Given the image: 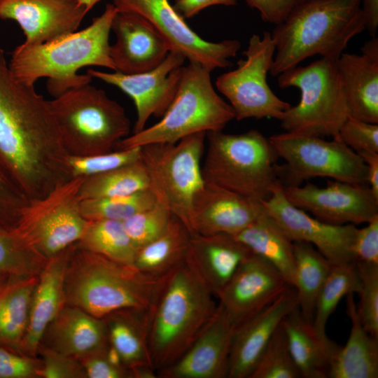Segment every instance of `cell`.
I'll return each mask as SVG.
<instances>
[{
    "instance_id": "6da1fadb",
    "label": "cell",
    "mask_w": 378,
    "mask_h": 378,
    "mask_svg": "<svg viewBox=\"0 0 378 378\" xmlns=\"http://www.w3.org/2000/svg\"><path fill=\"white\" fill-rule=\"evenodd\" d=\"M49 101L16 80L0 47V171L28 200L71 178Z\"/></svg>"
},
{
    "instance_id": "7a4b0ae2",
    "label": "cell",
    "mask_w": 378,
    "mask_h": 378,
    "mask_svg": "<svg viewBox=\"0 0 378 378\" xmlns=\"http://www.w3.org/2000/svg\"><path fill=\"white\" fill-rule=\"evenodd\" d=\"M118 11L113 4H108L104 12L80 31L48 43H23L17 46L8 64L13 77L27 85H34L40 78L46 77L47 89L56 97L72 88L90 83V76L77 74L83 66L115 71L109 55V34Z\"/></svg>"
},
{
    "instance_id": "3957f363",
    "label": "cell",
    "mask_w": 378,
    "mask_h": 378,
    "mask_svg": "<svg viewBox=\"0 0 378 378\" xmlns=\"http://www.w3.org/2000/svg\"><path fill=\"white\" fill-rule=\"evenodd\" d=\"M365 29L360 0H304L271 33L276 50L270 74L317 55L336 61Z\"/></svg>"
},
{
    "instance_id": "277c9868",
    "label": "cell",
    "mask_w": 378,
    "mask_h": 378,
    "mask_svg": "<svg viewBox=\"0 0 378 378\" xmlns=\"http://www.w3.org/2000/svg\"><path fill=\"white\" fill-rule=\"evenodd\" d=\"M167 275L148 274L74 244L64 274L65 303L100 318L120 309H149Z\"/></svg>"
},
{
    "instance_id": "5b68a950",
    "label": "cell",
    "mask_w": 378,
    "mask_h": 378,
    "mask_svg": "<svg viewBox=\"0 0 378 378\" xmlns=\"http://www.w3.org/2000/svg\"><path fill=\"white\" fill-rule=\"evenodd\" d=\"M214 296L186 261L167 275L149 335L156 373L179 359L196 340L217 309Z\"/></svg>"
},
{
    "instance_id": "8992f818",
    "label": "cell",
    "mask_w": 378,
    "mask_h": 378,
    "mask_svg": "<svg viewBox=\"0 0 378 378\" xmlns=\"http://www.w3.org/2000/svg\"><path fill=\"white\" fill-rule=\"evenodd\" d=\"M206 135L204 182L258 202L267 200L278 181L279 156L269 139L256 130L241 134L213 131Z\"/></svg>"
},
{
    "instance_id": "52a82bcc",
    "label": "cell",
    "mask_w": 378,
    "mask_h": 378,
    "mask_svg": "<svg viewBox=\"0 0 378 378\" xmlns=\"http://www.w3.org/2000/svg\"><path fill=\"white\" fill-rule=\"evenodd\" d=\"M210 73L196 62L183 65L176 94L160 120L122 139L115 149L173 144L196 133L223 130L234 113L216 92Z\"/></svg>"
},
{
    "instance_id": "ba28073f",
    "label": "cell",
    "mask_w": 378,
    "mask_h": 378,
    "mask_svg": "<svg viewBox=\"0 0 378 378\" xmlns=\"http://www.w3.org/2000/svg\"><path fill=\"white\" fill-rule=\"evenodd\" d=\"M49 102L69 156L111 152L130 134V121L123 107L90 83L72 88Z\"/></svg>"
},
{
    "instance_id": "9c48e42d",
    "label": "cell",
    "mask_w": 378,
    "mask_h": 378,
    "mask_svg": "<svg viewBox=\"0 0 378 378\" xmlns=\"http://www.w3.org/2000/svg\"><path fill=\"white\" fill-rule=\"evenodd\" d=\"M277 79L281 88L300 90L299 103L290 106L280 120L285 132L339 138L349 111L336 61L321 57L285 71Z\"/></svg>"
},
{
    "instance_id": "30bf717a",
    "label": "cell",
    "mask_w": 378,
    "mask_h": 378,
    "mask_svg": "<svg viewBox=\"0 0 378 378\" xmlns=\"http://www.w3.org/2000/svg\"><path fill=\"white\" fill-rule=\"evenodd\" d=\"M206 133L188 136L176 143H154L141 146L149 189L156 201L167 207L194 234L192 204L204 184L202 158Z\"/></svg>"
},
{
    "instance_id": "8fae6325",
    "label": "cell",
    "mask_w": 378,
    "mask_h": 378,
    "mask_svg": "<svg viewBox=\"0 0 378 378\" xmlns=\"http://www.w3.org/2000/svg\"><path fill=\"white\" fill-rule=\"evenodd\" d=\"M85 178H71L46 196L29 200L11 234L46 260L78 242L88 224L78 197Z\"/></svg>"
},
{
    "instance_id": "7c38bea8",
    "label": "cell",
    "mask_w": 378,
    "mask_h": 378,
    "mask_svg": "<svg viewBox=\"0 0 378 378\" xmlns=\"http://www.w3.org/2000/svg\"><path fill=\"white\" fill-rule=\"evenodd\" d=\"M268 139L278 156L285 160L284 164L276 166L278 181L283 186H299L316 177L367 184L364 161L340 138L326 141L319 136L284 132Z\"/></svg>"
},
{
    "instance_id": "4fadbf2b",
    "label": "cell",
    "mask_w": 378,
    "mask_h": 378,
    "mask_svg": "<svg viewBox=\"0 0 378 378\" xmlns=\"http://www.w3.org/2000/svg\"><path fill=\"white\" fill-rule=\"evenodd\" d=\"M271 33L262 36L253 34L237 67L220 75L216 80L218 90L229 101L234 119L272 118L280 120L290 104L278 97L267 82L275 53Z\"/></svg>"
},
{
    "instance_id": "5bb4252c",
    "label": "cell",
    "mask_w": 378,
    "mask_h": 378,
    "mask_svg": "<svg viewBox=\"0 0 378 378\" xmlns=\"http://www.w3.org/2000/svg\"><path fill=\"white\" fill-rule=\"evenodd\" d=\"M118 11L132 12L149 21L163 36L172 50L210 71L232 66L230 58L241 48L236 39L205 41L195 33L168 0H113Z\"/></svg>"
},
{
    "instance_id": "9a60e30c",
    "label": "cell",
    "mask_w": 378,
    "mask_h": 378,
    "mask_svg": "<svg viewBox=\"0 0 378 378\" xmlns=\"http://www.w3.org/2000/svg\"><path fill=\"white\" fill-rule=\"evenodd\" d=\"M261 204L293 241L312 244L332 265L355 262V225L330 224L311 216L287 200L279 181Z\"/></svg>"
},
{
    "instance_id": "2e32d148",
    "label": "cell",
    "mask_w": 378,
    "mask_h": 378,
    "mask_svg": "<svg viewBox=\"0 0 378 378\" xmlns=\"http://www.w3.org/2000/svg\"><path fill=\"white\" fill-rule=\"evenodd\" d=\"M282 188L291 204L328 223L356 225L378 216V198L367 184L333 180L326 187L307 183Z\"/></svg>"
},
{
    "instance_id": "e0dca14e",
    "label": "cell",
    "mask_w": 378,
    "mask_h": 378,
    "mask_svg": "<svg viewBox=\"0 0 378 378\" xmlns=\"http://www.w3.org/2000/svg\"><path fill=\"white\" fill-rule=\"evenodd\" d=\"M185 60L172 50L158 66L145 72L125 74L89 69L87 74L118 88L133 100L136 110L134 134L145 128L152 115L161 118L164 114L176 94Z\"/></svg>"
},
{
    "instance_id": "ac0fdd59",
    "label": "cell",
    "mask_w": 378,
    "mask_h": 378,
    "mask_svg": "<svg viewBox=\"0 0 378 378\" xmlns=\"http://www.w3.org/2000/svg\"><path fill=\"white\" fill-rule=\"evenodd\" d=\"M289 286L270 262L251 253L217 298L235 329L272 303Z\"/></svg>"
},
{
    "instance_id": "d6986e66",
    "label": "cell",
    "mask_w": 378,
    "mask_h": 378,
    "mask_svg": "<svg viewBox=\"0 0 378 378\" xmlns=\"http://www.w3.org/2000/svg\"><path fill=\"white\" fill-rule=\"evenodd\" d=\"M86 8L77 0H4L0 18L18 22L24 43H48L77 30Z\"/></svg>"
},
{
    "instance_id": "ffe728a7",
    "label": "cell",
    "mask_w": 378,
    "mask_h": 378,
    "mask_svg": "<svg viewBox=\"0 0 378 378\" xmlns=\"http://www.w3.org/2000/svg\"><path fill=\"white\" fill-rule=\"evenodd\" d=\"M234 328L223 307L217 309L187 351L160 378H225Z\"/></svg>"
},
{
    "instance_id": "44dd1931",
    "label": "cell",
    "mask_w": 378,
    "mask_h": 378,
    "mask_svg": "<svg viewBox=\"0 0 378 378\" xmlns=\"http://www.w3.org/2000/svg\"><path fill=\"white\" fill-rule=\"evenodd\" d=\"M111 30L116 37L115 43L109 48L115 71L134 74L149 71L158 66L172 51L155 27L135 13L118 11Z\"/></svg>"
},
{
    "instance_id": "7402d4cb",
    "label": "cell",
    "mask_w": 378,
    "mask_h": 378,
    "mask_svg": "<svg viewBox=\"0 0 378 378\" xmlns=\"http://www.w3.org/2000/svg\"><path fill=\"white\" fill-rule=\"evenodd\" d=\"M297 306L296 290L289 286L268 306L234 329L228 378H249L273 333Z\"/></svg>"
},
{
    "instance_id": "603a6c76",
    "label": "cell",
    "mask_w": 378,
    "mask_h": 378,
    "mask_svg": "<svg viewBox=\"0 0 378 378\" xmlns=\"http://www.w3.org/2000/svg\"><path fill=\"white\" fill-rule=\"evenodd\" d=\"M262 210L261 202L204 182L192 204L194 234L234 235L253 222Z\"/></svg>"
},
{
    "instance_id": "cb8c5ba5",
    "label": "cell",
    "mask_w": 378,
    "mask_h": 378,
    "mask_svg": "<svg viewBox=\"0 0 378 378\" xmlns=\"http://www.w3.org/2000/svg\"><path fill=\"white\" fill-rule=\"evenodd\" d=\"M251 253L232 234H194L190 237L185 261L217 297Z\"/></svg>"
},
{
    "instance_id": "d4e9b609",
    "label": "cell",
    "mask_w": 378,
    "mask_h": 378,
    "mask_svg": "<svg viewBox=\"0 0 378 378\" xmlns=\"http://www.w3.org/2000/svg\"><path fill=\"white\" fill-rule=\"evenodd\" d=\"M73 245L48 259L38 274L27 326L19 346V352L24 355L35 356L48 326L66 305L64 274Z\"/></svg>"
},
{
    "instance_id": "484cf974",
    "label": "cell",
    "mask_w": 378,
    "mask_h": 378,
    "mask_svg": "<svg viewBox=\"0 0 378 378\" xmlns=\"http://www.w3.org/2000/svg\"><path fill=\"white\" fill-rule=\"evenodd\" d=\"M43 340L46 347L78 360L109 344L103 318L67 304L48 326Z\"/></svg>"
},
{
    "instance_id": "4316f807",
    "label": "cell",
    "mask_w": 378,
    "mask_h": 378,
    "mask_svg": "<svg viewBox=\"0 0 378 378\" xmlns=\"http://www.w3.org/2000/svg\"><path fill=\"white\" fill-rule=\"evenodd\" d=\"M336 64L349 115L378 124V58L343 52Z\"/></svg>"
},
{
    "instance_id": "83f0119b",
    "label": "cell",
    "mask_w": 378,
    "mask_h": 378,
    "mask_svg": "<svg viewBox=\"0 0 378 378\" xmlns=\"http://www.w3.org/2000/svg\"><path fill=\"white\" fill-rule=\"evenodd\" d=\"M288 347L301 377L327 378L331 361L340 346L320 337L298 306L282 320Z\"/></svg>"
},
{
    "instance_id": "f1b7e54d",
    "label": "cell",
    "mask_w": 378,
    "mask_h": 378,
    "mask_svg": "<svg viewBox=\"0 0 378 378\" xmlns=\"http://www.w3.org/2000/svg\"><path fill=\"white\" fill-rule=\"evenodd\" d=\"M154 306L149 309H120L103 318L109 344L129 370L139 366L153 368L149 335Z\"/></svg>"
},
{
    "instance_id": "f546056e",
    "label": "cell",
    "mask_w": 378,
    "mask_h": 378,
    "mask_svg": "<svg viewBox=\"0 0 378 378\" xmlns=\"http://www.w3.org/2000/svg\"><path fill=\"white\" fill-rule=\"evenodd\" d=\"M346 314L351 330L346 344L339 348L328 371V378L378 377V337L371 335L358 316L354 293L346 296Z\"/></svg>"
},
{
    "instance_id": "4dcf8cb0",
    "label": "cell",
    "mask_w": 378,
    "mask_h": 378,
    "mask_svg": "<svg viewBox=\"0 0 378 378\" xmlns=\"http://www.w3.org/2000/svg\"><path fill=\"white\" fill-rule=\"evenodd\" d=\"M233 236L252 253L270 262L293 286L295 276L293 241L264 207L253 222Z\"/></svg>"
},
{
    "instance_id": "1f68e13d",
    "label": "cell",
    "mask_w": 378,
    "mask_h": 378,
    "mask_svg": "<svg viewBox=\"0 0 378 378\" xmlns=\"http://www.w3.org/2000/svg\"><path fill=\"white\" fill-rule=\"evenodd\" d=\"M38 275L8 276L0 285V346L19 352Z\"/></svg>"
},
{
    "instance_id": "d6a6232c",
    "label": "cell",
    "mask_w": 378,
    "mask_h": 378,
    "mask_svg": "<svg viewBox=\"0 0 378 378\" xmlns=\"http://www.w3.org/2000/svg\"><path fill=\"white\" fill-rule=\"evenodd\" d=\"M191 235L187 227L172 215L159 237L136 249L134 267L153 276H166L185 261Z\"/></svg>"
},
{
    "instance_id": "836d02e7",
    "label": "cell",
    "mask_w": 378,
    "mask_h": 378,
    "mask_svg": "<svg viewBox=\"0 0 378 378\" xmlns=\"http://www.w3.org/2000/svg\"><path fill=\"white\" fill-rule=\"evenodd\" d=\"M295 276L298 307L303 318L312 323L316 302L332 265L312 244L293 241Z\"/></svg>"
},
{
    "instance_id": "e575fe53",
    "label": "cell",
    "mask_w": 378,
    "mask_h": 378,
    "mask_svg": "<svg viewBox=\"0 0 378 378\" xmlns=\"http://www.w3.org/2000/svg\"><path fill=\"white\" fill-rule=\"evenodd\" d=\"M76 244L112 260L134 266L136 248L122 221L108 219L88 220L83 236Z\"/></svg>"
},
{
    "instance_id": "d590c367",
    "label": "cell",
    "mask_w": 378,
    "mask_h": 378,
    "mask_svg": "<svg viewBox=\"0 0 378 378\" xmlns=\"http://www.w3.org/2000/svg\"><path fill=\"white\" fill-rule=\"evenodd\" d=\"M149 188L146 168L139 160L110 171L87 177L82 183L80 201L127 195Z\"/></svg>"
},
{
    "instance_id": "8d00e7d4",
    "label": "cell",
    "mask_w": 378,
    "mask_h": 378,
    "mask_svg": "<svg viewBox=\"0 0 378 378\" xmlns=\"http://www.w3.org/2000/svg\"><path fill=\"white\" fill-rule=\"evenodd\" d=\"M360 286L355 262L332 265L317 297L312 323L320 337H328L326 332L327 322L340 301L349 293H358Z\"/></svg>"
},
{
    "instance_id": "74e56055",
    "label": "cell",
    "mask_w": 378,
    "mask_h": 378,
    "mask_svg": "<svg viewBox=\"0 0 378 378\" xmlns=\"http://www.w3.org/2000/svg\"><path fill=\"white\" fill-rule=\"evenodd\" d=\"M156 202L148 188L122 196L80 201V211L88 220L101 219L124 221L136 213L147 209Z\"/></svg>"
},
{
    "instance_id": "f35d334b",
    "label": "cell",
    "mask_w": 378,
    "mask_h": 378,
    "mask_svg": "<svg viewBox=\"0 0 378 378\" xmlns=\"http://www.w3.org/2000/svg\"><path fill=\"white\" fill-rule=\"evenodd\" d=\"M301 374L290 354L281 325L277 327L249 378H299Z\"/></svg>"
},
{
    "instance_id": "ab89813d",
    "label": "cell",
    "mask_w": 378,
    "mask_h": 378,
    "mask_svg": "<svg viewBox=\"0 0 378 378\" xmlns=\"http://www.w3.org/2000/svg\"><path fill=\"white\" fill-rule=\"evenodd\" d=\"M47 260L24 246L10 232L0 228V271L8 276L38 275Z\"/></svg>"
},
{
    "instance_id": "60d3db41",
    "label": "cell",
    "mask_w": 378,
    "mask_h": 378,
    "mask_svg": "<svg viewBox=\"0 0 378 378\" xmlns=\"http://www.w3.org/2000/svg\"><path fill=\"white\" fill-rule=\"evenodd\" d=\"M172 216L169 210L158 201L123 222L125 228L137 248L159 237L167 228Z\"/></svg>"
},
{
    "instance_id": "b9f144b4",
    "label": "cell",
    "mask_w": 378,
    "mask_h": 378,
    "mask_svg": "<svg viewBox=\"0 0 378 378\" xmlns=\"http://www.w3.org/2000/svg\"><path fill=\"white\" fill-rule=\"evenodd\" d=\"M141 159V147L116 149L93 155L69 156L71 178L90 177L136 162Z\"/></svg>"
},
{
    "instance_id": "7bdbcfd3",
    "label": "cell",
    "mask_w": 378,
    "mask_h": 378,
    "mask_svg": "<svg viewBox=\"0 0 378 378\" xmlns=\"http://www.w3.org/2000/svg\"><path fill=\"white\" fill-rule=\"evenodd\" d=\"M355 263L360 284L357 312L364 328L378 337V265Z\"/></svg>"
},
{
    "instance_id": "ee69618b",
    "label": "cell",
    "mask_w": 378,
    "mask_h": 378,
    "mask_svg": "<svg viewBox=\"0 0 378 378\" xmlns=\"http://www.w3.org/2000/svg\"><path fill=\"white\" fill-rule=\"evenodd\" d=\"M338 137L357 154L378 153V124L348 116L342 125Z\"/></svg>"
},
{
    "instance_id": "f6af8a7d",
    "label": "cell",
    "mask_w": 378,
    "mask_h": 378,
    "mask_svg": "<svg viewBox=\"0 0 378 378\" xmlns=\"http://www.w3.org/2000/svg\"><path fill=\"white\" fill-rule=\"evenodd\" d=\"M40 351L43 360L38 371V377H86L83 368L81 363L78 362V359L46 346L41 347Z\"/></svg>"
},
{
    "instance_id": "bcb514c9",
    "label": "cell",
    "mask_w": 378,
    "mask_h": 378,
    "mask_svg": "<svg viewBox=\"0 0 378 378\" xmlns=\"http://www.w3.org/2000/svg\"><path fill=\"white\" fill-rule=\"evenodd\" d=\"M28 201L0 171V228L13 230Z\"/></svg>"
},
{
    "instance_id": "7dc6e473",
    "label": "cell",
    "mask_w": 378,
    "mask_h": 378,
    "mask_svg": "<svg viewBox=\"0 0 378 378\" xmlns=\"http://www.w3.org/2000/svg\"><path fill=\"white\" fill-rule=\"evenodd\" d=\"M40 367L31 357L0 346V378L38 377Z\"/></svg>"
},
{
    "instance_id": "c3c4849f",
    "label": "cell",
    "mask_w": 378,
    "mask_h": 378,
    "mask_svg": "<svg viewBox=\"0 0 378 378\" xmlns=\"http://www.w3.org/2000/svg\"><path fill=\"white\" fill-rule=\"evenodd\" d=\"M355 262L378 265V216L357 230L354 246Z\"/></svg>"
},
{
    "instance_id": "681fc988",
    "label": "cell",
    "mask_w": 378,
    "mask_h": 378,
    "mask_svg": "<svg viewBox=\"0 0 378 378\" xmlns=\"http://www.w3.org/2000/svg\"><path fill=\"white\" fill-rule=\"evenodd\" d=\"M106 348L102 351L92 354L80 359L86 377H132L131 372L127 368L115 365L108 359L106 355Z\"/></svg>"
},
{
    "instance_id": "f907efd6",
    "label": "cell",
    "mask_w": 378,
    "mask_h": 378,
    "mask_svg": "<svg viewBox=\"0 0 378 378\" xmlns=\"http://www.w3.org/2000/svg\"><path fill=\"white\" fill-rule=\"evenodd\" d=\"M257 10L265 22L274 25L281 23L288 15L304 0H245Z\"/></svg>"
},
{
    "instance_id": "816d5d0a",
    "label": "cell",
    "mask_w": 378,
    "mask_h": 378,
    "mask_svg": "<svg viewBox=\"0 0 378 378\" xmlns=\"http://www.w3.org/2000/svg\"><path fill=\"white\" fill-rule=\"evenodd\" d=\"M237 0H175L174 8L184 19L191 18L202 10L215 5L234 6Z\"/></svg>"
},
{
    "instance_id": "f5cc1de1",
    "label": "cell",
    "mask_w": 378,
    "mask_h": 378,
    "mask_svg": "<svg viewBox=\"0 0 378 378\" xmlns=\"http://www.w3.org/2000/svg\"><path fill=\"white\" fill-rule=\"evenodd\" d=\"M366 165L367 184L378 198V153L362 152L358 153Z\"/></svg>"
},
{
    "instance_id": "db71d44e",
    "label": "cell",
    "mask_w": 378,
    "mask_h": 378,
    "mask_svg": "<svg viewBox=\"0 0 378 378\" xmlns=\"http://www.w3.org/2000/svg\"><path fill=\"white\" fill-rule=\"evenodd\" d=\"M365 29L371 37L376 36L378 29V0H360Z\"/></svg>"
},
{
    "instance_id": "11a10c76",
    "label": "cell",
    "mask_w": 378,
    "mask_h": 378,
    "mask_svg": "<svg viewBox=\"0 0 378 378\" xmlns=\"http://www.w3.org/2000/svg\"><path fill=\"white\" fill-rule=\"evenodd\" d=\"M78 4L83 5L89 12L97 3L102 0H77Z\"/></svg>"
},
{
    "instance_id": "9f6ffc18",
    "label": "cell",
    "mask_w": 378,
    "mask_h": 378,
    "mask_svg": "<svg viewBox=\"0 0 378 378\" xmlns=\"http://www.w3.org/2000/svg\"><path fill=\"white\" fill-rule=\"evenodd\" d=\"M8 276L0 271V285L6 279Z\"/></svg>"
},
{
    "instance_id": "6f0895ef",
    "label": "cell",
    "mask_w": 378,
    "mask_h": 378,
    "mask_svg": "<svg viewBox=\"0 0 378 378\" xmlns=\"http://www.w3.org/2000/svg\"><path fill=\"white\" fill-rule=\"evenodd\" d=\"M4 0H0V4H1V2L3 1Z\"/></svg>"
}]
</instances>
